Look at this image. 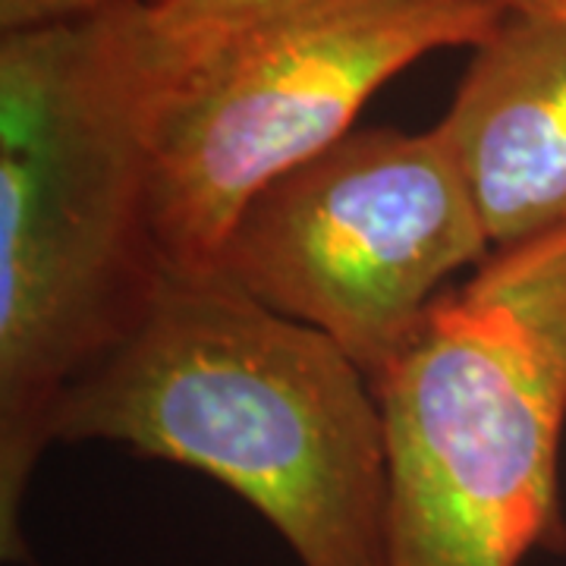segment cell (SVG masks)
<instances>
[{"instance_id":"obj_1","label":"cell","mask_w":566,"mask_h":566,"mask_svg":"<svg viewBox=\"0 0 566 566\" xmlns=\"http://www.w3.org/2000/svg\"><path fill=\"white\" fill-rule=\"evenodd\" d=\"M182 63L145 0L0 32V557L66 390L167 281L155 126Z\"/></svg>"},{"instance_id":"obj_2","label":"cell","mask_w":566,"mask_h":566,"mask_svg":"<svg viewBox=\"0 0 566 566\" xmlns=\"http://www.w3.org/2000/svg\"><path fill=\"white\" fill-rule=\"evenodd\" d=\"M85 441L205 472L303 566H385V422L368 375L218 268L170 271L129 337L66 390L51 444Z\"/></svg>"},{"instance_id":"obj_3","label":"cell","mask_w":566,"mask_h":566,"mask_svg":"<svg viewBox=\"0 0 566 566\" xmlns=\"http://www.w3.org/2000/svg\"><path fill=\"white\" fill-rule=\"evenodd\" d=\"M385 566H520L566 551V227L494 249L375 381Z\"/></svg>"},{"instance_id":"obj_4","label":"cell","mask_w":566,"mask_h":566,"mask_svg":"<svg viewBox=\"0 0 566 566\" xmlns=\"http://www.w3.org/2000/svg\"><path fill=\"white\" fill-rule=\"evenodd\" d=\"M504 0H322L214 48L170 85L155 126V223L167 268L214 271L243 208L322 155L412 63L475 48Z\"/></svg>"},{"instance_id":"obj_5","label":"cell","mask_w":566,"mask_h":566,"mask_svg":"<svg viewBox=\"0 0 566 566\" xmlns=\"http://www.w3.org/2000/svg\"><path fill=\"white\" fill-rule=\"evenodd\" d=\"M488 243L444 136L353 129L268 182L233 223L218 271L327 334L375 385L460 268Z\"/></svg>"},{"instance_id":"obj_6","label":"cell","mask_w":566,"mask_h":566,"mask_svg":"<svg viewBox=\"0 0 566 566\" xmlns=\"http://www.w3.org/2000/svg\"><path fill=\"white\" fill-rule=\"evenodd\" d=\"M491 249L566 227V20L510 7L438 123Z\"/></svg>"},{"instance_id":"obj_7","label":"cell","mask_w":566,"mask_h":566,"mask_svg":"<svg viewBox=\"0 0 566 566\" xmlns=\"http://www.w3.org/2000/svg\"><path fill=\"white\" fill-rule=\"evenodd\" d=\"M164 44L186 66L283 13L322 0H145Z\"/></svg>"},{"instance_id":"obj_8","label":"cell","mask_w":566,"mask_h":566,"mask_svg":"<svg viewBox=\"0 0 566 566\" xmlns=\"http://www.w3.org/2000/svg\"><path fill=\"white\" fill-rule=\"evenodd\" d=\"M114 3H129V0H0V32L73 20Z\"/></svg>"},{"instance_id":"obj_9","label":"cell","mask_w":566,"mask_h":566,"mask_svg":"<svg viewBox=\"0 0 566 566\" xmlns=\"http://www.w3.org/2000/svg\"><path fill=\"white\" fill-rule=\"evenodd\" d=\"M506 7H520V10H535V13H551L566 20V0H504Z\"/></svg>"}]
</instances>
